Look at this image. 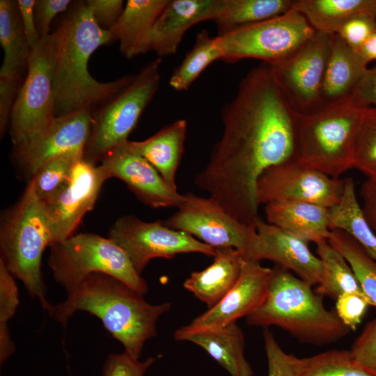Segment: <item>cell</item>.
Masks as SVG:
<instances>
[{
  "label": "cell",
  "mask_w": 376,
  "mask_h": 376,
  "mask_svg": "<svg viewBox=\"0 0 376 376\" xmlns=\"http://www.w3.org/2000/svg\"><path fill=\"white\" fill-rule=\"evenodd\" d=\"M223 132L197 187L229 214L255 227L257 184L269 168L297 157L295 111L267 64L249 70L223 108Z\"/></svg>",
  "instance_id": "cell-1"
},
{
  "label": "cell",
  "mask_w": 376,
  "mask_h": 376,
  "mask_svg": "<svg viewBox=\"0 0 376 376\" xmlns=\"http://www.w3.org/2000/svg\"><path fill=\"white\" fill-rule=\"evenodd\" d=\"M52 34L55 117L82 111L92 113L132 79L134 75H129L100 82L89 73L90 56L113 39L96 23L86 1L74 4Z\"/></svg>",
  "instance_id": "cell-2"
},
{
  "label": "cell",
  "mask_w": 376,
  "mask_h": 376,
  "mask_svg": "<svg viewBox=\"0 0 376 376\" xmlns=\"http://www.w3.org/2000/svg\"><path fill=\"white\" fill-rule=\"evenodd\" d=\"M171 308L169 302L150 304L116 277L96 272L68 292L65 300L54 306L52 316L65 327L75 312L89 313L102 321L125 351L139 359L146 341L157 334L158 319Z\"/></svg>",
  "instance_id": "cell-3"
},
{
  "label": "cell",
  "mask_w": 376,
  "mask_h": 376,
  "mask_svg": "<svg viewBox=\"0 0 376 376\" xmlns=\"http://www.w3.org/2000/svg\"><path fill=\"white\" fill-rule=\"evenodd\" d=\"M272 269L267 296L246 317L249 325L276 326L299 343L315 346L336 343L350 332L312 285L279 265Z\"/></svg>",
  "instance_id": "cell-4"
},
{
  "label": "cell",
  "mask_w": 376,
  "mask_h": 376,
  "mask_svg": "<svg viewBox=\"0 0 376 376\" xmlns=\"http://www.w3.org/2000/svg\"><path fill=\"white\" fill-rule=\"evenodd\" d=\"M52 244L49 220L44 203L29 182L19 201L4 215L0 230L1 260L9 272L19 279L29 295L36 298L52 316L54 306L46 298L41 262Z\"/></svg>",
  "instance_id": "cell-5"
},
{
  "label": "cell",
  "mask_w": 376,
  "mask_h": 376,
  "mask_svg": "<svg viewBox=\"0 0 376 376\" xmlns=\"http://www.w3.org/2000/svg\"><path fill=\"white\" fill-rule=\"evenodd\" d=\"M366 109L348 99L295 112L297 158L334 178L354 168V145Z\"/></svg>",
  "instance_id": "cell-6"
},
{
  "label": "cell",
  "mask_w": 376,
  "mask_h": 376,
  "mask_svg": "<svg viewBox=\"0 0 376 376\" xmlns=\"http://www.w3.org/2000/svg\"><path fill=\"white\" fill-rule=\"evenodd\" d=\"M48 265L54 279L71 290L91 274H109L144 295L148 286L126 253L111 238L86 233L72 235L50 246Z\"/></svg>",
  "instance_id": "cell-7"
},
{
  "label": "cell",
  "mask_w": 376,
  "mask_h": 376,
  "mask_svg": "<svg viewBox=\"0 0 376 376\" xmlns=\"http://www.w3.org/2000/svg\"><path fill=\"white\" fill-rule=\"evenodd\" d=\"M161 59L146 64L119 92L92 113L83 158L97 165L113 148L125 143L160 83Z\"/></svg>",
  "instance_id": "cell-8"
},
{
  "label": "cell",
  "mask_w": 376,
  "mask_h": 376,
  "mask_svg": "<svg viewBox=\"0 0 376 376\" xmlns=\"http://www.w3.org/2000/svg\"><path fill=\"white\" fill-rule=\"evenodd\" d=\"M315 32L306 18L292 8L280 16L244 26L217 37L224 61L235 63L242 59L256 58L270 65L291 55Z\"/></svg>",
  "instance_id": "cell-9"
},
{
  "label": "cell",
  "mask_w": 376,
  "mask_h": 376,
  "mask_svg": "<svg viewBox=\"0 0 376 376\" xmlns=\"http://www.w3.org/2000/svg\"><path fill=\"white\" fill-rule=\"evenodd\" d=\"M164 222L214 249L232 248L245 258L258 261L256 228L239 221L210 197L186 194L178 210Z\"/></svg>",
  "instance_id": "cell-10"
},
{
  "label": "cell",
  "mask_w": 376,
  "mask_h": 376,
  "mask_svg": "<svg viewBox=\"0 0 376 376\" xmlns=\"http://www.w3.org/2000/svg\"><path fill=\"white\" fill-rule=\"evenodd\" d=\"M53 56L51 33L31 49L26 75L19 90L9 123L13 146L32 138L56 118Z\"/></svg>",
  "instance_id": "cell-11"
},
{
  "label": "cell",
  "mask_w": 376,
  "mask_h": 376,
  "mask_svg": "<svg viewBox=\"0 0 376 376\" xmlns=\"http://www.w3.org/2000/svg\"><path fill=\"white\" fill-rule=\"evenodd\" d=\"M109 237L126 253L139 274L153 258L170 259L187 253L214 256L216 252V249L185 232L169 228L162 220L146 222L131 214L114 222Z\"/></svg>",
  "instance_id": "cell-12"
},
{
  "label": "cell",
  "mask_w": 376,
  "mask_h": 376,
  "mask_svg": "<svg viewBox=\"0 0 376 376\" xmlns=\"http://www.w3.org/2000/svg\"><path fill=\"white\" fill-rule=\"evenodd\" d=\"M335 34L318 31L284 60L268 65L274 79L296 113L320 105L323 78Z\"/></svg>",
  "instance_id": "cell-13"
},
{
  "label": "cell",
  "mask_w": 376,
  "mask_h": 376,
  "mask_svg": "<svg viewBox=\"0 0 376 376\" xmlns=\"http://www.w3.org/2000/svg\"><path fill=\"white\" fill-rule=\"evenodd\" d=\"M344 180L331 178L297 157L267 169L257 184L258 204L301 201L328 208L340 200Z\"/></svg>",
  "instance_id": "cell-14"
},
{
  "label": "cell",
  "mask_w": 376,
  "mask_h": 376,
  "mask_svg": "<svg viewBox=\"0 0 376 376\" xmlns=\"http://www.w3.org/2000/svg\"><path fill=\"white\" fill-rule=\"evenodd\" d=\"M107 179L98 164L84 158L75 164L63 185L43 202L50 228L51 246L72 235L84 216L93 208Z\"/></svg>",
  "instance_id": "cell-15"
},
{
  "label": "cell",
  "mask_w": 376,
  "mask_h": 376,
  "mask_svg": "<svg viewBox=\"0 0 376 376\" xmlns=\"http://www.w3.org/2000/svg\"><path fill=\"white\" fill-rule=\"evenodd\" d=\"M272 273V268L244 258L240 277L233 287L214 306L176 329L175 339L183 340L193 332L221 327L247 317L265 300Z\"/></svg>",
  "instance_id": "cell-16"
},
{
  "label": "cell",
  "mask_w": 376,
  "mask_h": 376,
  "mask_svg": "<svg viewBox=\"0 0 376 376\" xmlns=\"http://www.w3.org/2000/svg\"><path fill=\"white\" fill-rule=\"evenodd\" d=\"M91 121L88 111L56 117L32 138L13 146V159L31 179L43 164L56 157L67 154L84 156Z\"/></svg>",
  "instance_id": "cell-17"
},
{
  "label": "cell",
  "mask_w": 376,
  "mask_h": 376,
  "mask_svg": "<svg viewBox=\"0 0 376 376\" xmlns=\"http://www.w3.org/2000/svg\"><path fill=\"white\" fill-rule=\"evenodd\" d=\"M127 141L109 150L98 164L108 179L121 180L141 202L152 208L178 207L185 195L172 189Z\"/></svg>",
  "instance_id": "cell-18"
},
{
  "label": "cell",
  "mask_w": 376,
  "mask_h": 376,
  "mask_svg": "<svg viewBox=\"0 0 376 376\" xmlns=\"http://www.w3.org/2000/svg\"><path fill=\"white\" fill-rule=\"evenodd\" d=\"M259 237L258 261L269 260L285 268L311 285H318L322 265L308 242L293 236L261 219L256 226Z\"/></svg>",
  "instance_id": "cell-19"
},
{
  "label": "cell",
  "mask_w": 376,
  "mask_h": 376,
  "mask_svg": "<svg viewBox=\"0 0 376 376\" xmlns=\"http://www.w3.org/2000/svg\"><path fill=\"white\" fill-rule=\"evenodd\" d=\"M223 0H169L152 34L151 50L159 56L177 53L186 32L195 24L214 20Z\"/></svg>",
  "instance_id": "cell-20"
},
{
  "label": "cell",
  "mask_w": 376,
  "mask_h": 376,
  "mask_svg": "<svg viewBox=\"0 0 376 376\" xmlns=\"http://www.w3.org/2000/svg\"><path fill=\"white\" fill-rule=\"evenodd\" d=\"M169 0H128L123 12L109 31L118 41L121 54L133 58L151 50L155 24Z\"/></svg>",
  "instance_id": "cell-21"
},
{
  "label": "cell",
  "mask_w": 376,
  "mask_h": 376,
  "mask_svg": "<svg viewBox=\"0 0 376 376\" xmlns=\"http://www.w3.org/2000/svg\"><path fill=\"white\" fill-rule=\"evenodd\" d=\"M267 222L306 242L328 240L329 208L308 202L285 201L265 205Z\"/></svg>",
  "instance_id": "cell-22"
},
{
  "label": "cell",
  "mask_w": 376,
  "mask_h": 376,
  "mask_svg": "<svg viewBox=\"0 0 376 376\" xmlns=\"http://www.w3.org/2000/svg\"><path fill=\"white\" fill-rule=\"evenodd\" d=\"M213 262L203 270L194 272L183 283L208 308L217 304L237 281L244 257L232 248H218Z\"/></svg>",
  "instance_id": "cell-23"
},
{
  "label": "cell",
  "mask_w": 376,
  "mask_h": 376,
  "mask_svg": "<svg viewBox=\"0 0 376 376\" xmlns=\"http://www.w3.org/2000/svg\"><path fill=\"white\" fill-rule=\"evenodd\" d=\"M367 68L360 55L335 34L322 85V104L347 100Z\"/></svg>",
  "instance_id": "cell-24"
},
{
  "label": "cell",
  "mask_w": 376,
  "mask_h": 376,
  "mask_svg": "<svg viewBox=\"0 0 376 376\" xmlns=\"http://www.w3.org/2000/svg\"><path fill=\"white\" fill-rule=\"evenodd\" d=\"M187 129V121L179 119L143 141H127L129 146L143 157L175 190V176L184 152Z\"/></svg>",
  "instance_id": "cell-25"
},
{
  "label": "cell",
  "mask_w": 376,
  "mask_h": 376,
  "mask_svg": "<svg viewBox=\"0 0 376 376\" xmlns=\"http://www.w3.org/2000/svg\"><path fill=\"white\" fill-rule=\"evenodd\" d=\"M183 340L200 346L230 376H253L244 355V335L237 322L193 332Z\"/></svg>",
  "instance_id": "cell-26"
},
{
  "label": "cell",
  "mask_w": 376,
  "mask_h": 376,
  "mask_svg": "<svg viewBox=\"0 0 376 376\" xmlns=\"http://www.w3.org/2000/svg\"><path fill=\"white\" fill-rule=\"evenodd\" d=\"M292 8L316 31L332 34L357 15H367L376 20V0H295Z\"/></svg>",
  "instance_id": "cell-27"
},
{
  "label": "cell",
  "mask_w": 376,
  "mask_h": 376,
  "mask_svg": "<svg viewBox=\"0 0 376 376\" xmlns=\"http://www.w3.org/2000/svg\"><path fill=\"white\" fill-rule=\"evenodd\" d=\"M0 43L3 50L0 77L22 76L27 70L31 49L17 1H0Z\"/></svg>",
  "instance_id": "cell-28"
},
{
  "label": "cell",
  "mask_w": 376,
  "mask_h": 376,
  "mask_svg": "<svg viewBox=\"0 0 376 376\" xmlns=\"http://www.w3.org/2000/svg\"><path fill=\"white\" fill-rule=\"evenodd\" d=\"M329 213L330 230H341L348 233L376 261V234L363 216L352 178L344 180L340 198L329 208Z\"/></svg>",
  "instance_id": "cell-29"
},
{
  "label": "cell",
  "mask_w": 376,
  "mask_h": 376,
  "mask_svg": "<svg viewBox=\"0 0 376 376\" xmlns=\"http://www.w3.org/2000/svg\"><path fill=\"white\" fill-rule=\"evenodd\" d=\"M291 0H223L213 20L218 36L280 16L292 8Z\"/></svg>",
  "instance_id": "cell-30"
},
{
  "label": "cell",
  "mask_w": 376,
  "mask_h": 376,
  "mask_svg": "<svg viewBox=\"0 0 376 376\" xmlns=\"http://www.w3.org/2000/svg\"><path fill=\"white\" fill-rule=\"evenodd\" d=\"M316 253L322 265V279L315 290L318 294L334 300L347 292L363 294L351 267L328 240L316 244Z\"/></svg>",
  "instance_id": "cell-31"
},
{
  "label": "cell",
  "mask_w": 376,
  "mask_h": 376,
  "mask_svg": "<svg viewBox=\"0 0 376 376\" xmlns=\"http://www.w3.org/2000/svg\"><path fill=\"white\" fill-rule=\"evenodd\" d=\"M222 57L217 36L212 37L206 29L201 30L196 35L193 47L172 74L170 86L177 91L187 90L207 66Z\"/></svg>",
  "instance_id": "cell-32"
},
{
  "label": "cell",
  "mask_w": 376,
  "mask_h": 376,
  "mask_svg": "<svg viewBox=\"0 0 376 376\" xmlns=\"http://www.w3.org/2000/svg\"><path fill=\"white\" fill-rule=\"evenodd\" d=\"M328 241L343 256L354 272L363 294L376 307V261L348 233L331 230Z\"/></svg>",
  "instance_id": "cell-33"
},
{
  "label": "cell",
  "mask_w": 376,
  "mask_h": 376,
  "mask_svg": "<svg viewBox=\"0 0 376 376\" xmlns=\"http://www.w3.org/2000/svg\"><path fill=\"white\" fill-rule=\"evenodd\" d=\"M297 376H376L361 366L350 350H330L299 358Z\"/></svg>",
  "instance_id": "cell-34"
},
{
  "label": "cell",
  "mask_w": 376,
  "mask_h": 376,
  "mask_svg": "<svg viewBox=\"0 0 376 376\" xmlns=\"http://www.w3.org/2000/svg\"><path fill=\"white\" fill-rule=\"evenodd\" d=\"M83 155L67 154L43 164L30 179L37 196L43 202L50 198L66 182L75 164Z\"/></svg>",
  "instance_id": "cell-35"
},
{
  "label": "cell",
  "mask_w": 376,
  "mask_h": 376,
  "mask_svg": "<svg viewBox=\"0 0 376 376\" xmlns=\"http://www.w3.org/2000/svg\"><path fill=\"white\" fill-rule=\"evenodd\" d=\"M354 168L376 181V107L365 109L354 145Z\"/></svg>",
  "instance_id": "cell-36"
},
{
  "label": "cell",
  "mask_w": 376,
  "mask_h": 376,
  "mask_svg": "<svg viewBox=\"0 0 376 376\" xmlns=\"http://www.w3.org/2000/svg\"><path fill=\"white\" fill-rule=\"evenodd\" d=\"M19 303L15 277L0 260V351L9 353L15 350L8 321L15 315Z\"/></svg>",
  "instance_id": "cell-37"
},
{
  "label": "cell",
  "mask_w": 376,
  "mask_h": 376,
  "mask_svg": "<svg viewBox=\"0 0 376 376\" xmlns=\"http://www.w3.org/2000/svg\"><path fill=\"white\" fill-rule=\"evenodd\" d=\"M263 340L267 360V376H297L299 358L285 352L267 328L263 331Z\"/></svg>",
  "instance_id": "cell-38"
},
{
  "label": "cell",
  "mask_w": 376,
  "mask_h": 376,
  "mask_svg": "<svg viewBox=\"0 0 376 376\" xmlns=\"http://www.w3.org/2000/svg\"><path fill=\"white\" fill-rule=\"evenodd\" d=\"M155 361L150 357L140 361L125 350L120 354H111L104 363L102 376H144Z\"/></svg>",
  "instance_id": "cell-39"
},
{
  "label": "cell",
  "mask_w": 376,
  "mask_h": 376,
  "mask_svg": "<svg viewBox=\"0 0 376 376\" xmlns=\"http://www.w3.org/2000/svg\"><path fill=\"white\" fill-rule=\"evenodd\" d=\"M375 30L376 20L371 16L360 15L344 22L336 34L358 52Z\"/></svg>",
  "instance_id": "cell-40"
},
{
  "label": "cell",
  "mask_w": 376,
  "mask_h": 376,
  "mask_svg": "<svg viewBox=\"0 0 376 376\" xmlns=\"http://www.w3.org/2000/svg\"><path fill=\"white\" fill-rule=\"evenodd\" d=\"M336 309L340 320L351 331H355L368 308L372 306L368 297L356 292L341 295L336 300Z\"/></svg>",
  "instance_id": "cell-41"
},
{
  "label": "cell",
  "mask_w": 376,
  "mask_h": 376,
  "mask_svg": "<svg viewBox=\"0 0 376 376\" xmlns=\"http://www.w3.org/2000/svg\"><path fill=\"white\" fill-rule=\"evenodd\" d=\"M350 352L361 366L376 374V318L365 326Z\"/></svg>",
  "instance_id": "cell-42"
},
{
  "label": "cell",
  "mask_w": 376,
  "mask_h": 376,
  "mask_svg": "<svg viewBox=\"0 0 376 376\" xmlns=\"http://www.w3.org/2000/svg\"><path fill=\"white\" fill-rule=\"evenodd\" d=\"M22 84V76L0 77V132L2 136L10 123L12 111Z\"/></svg>",
  "instance_id": "cell-43"
},
{
  "label": "cell",
  "mask_w": 376,
  "mask_h": 376,
  "mask_svg": "<svg viewBox=\"0 0 376 376\" xmlns=\"http://www.w3.org/2000/svg\"><path fill=\"white\" fill-rule=\"evenodd\" d=\"M72 3L70 0H36L34 16L37 31L41 38L49 36L53 19L65 11Z\"/></svg>",
  "instance_id": "cell-44"
},
{
  "label": "cell",
  "mask_w": 376,
  "mask_h": 376,
  "mask_svg": "<svg viewBox=\"0 0 376 376\" xmlns=\"http://www.w3.org/2000/svg\"><path fill=\"white\" fill-rule=\"evenodd\" d=\"M96 23L102 29L110 31L116 24L124 10L123 0H87Z\"/></svg>",
  "instance_id": "cell-45"
},
{
  "label": "cell",
  "mask_w": 376,
  "mask_h": 376,
  "mask_svg": "<svg viewBox=\"0 0 376 376\" xmlns=\"http://www.w3.org/2000/svg\"><path fill=\"white\" fill-rule=\"evenodd\" d=\"M349 100L361 108L376 107V64L366 69Z\"/></svg>",
  "instance_id": "cell-46"
},
{
  "label": "cell",
  "mask_w": 376,
  "mask_h": 376,
  "mask_svg": "<svg viewBox=\"0 0 376 376\" xmlns=\"http://www.w3.org/2000/svg\"><path fill=\"white\" fill-rule=\"evenodd\" d=\"M17 3L26 40L32 49L41 39L36 29L34 16L36 0H17Z\"/></svg>",
  "instance_id": "cell-47"
},
{
  "label": "cell",
  "mask_w": 376,
  "mask_h": 376,
  "mask_svg": "<svg viewBox=\"0 0 376 376\" xmlns=\"http://www.w3.org/2000/svg\"><path fill=\"white\" fill-rule=\"evenodd\" d=\"M363 216L376 234V181L367 179L361 186Z\"/></svg>",
  "instance_id": "cell-48"
},
{
  "label": "cell",
  "mask_w": 376,
  "mask_h": 376,
  "mask_svg": "<svg viewBox=\"0 0 376 376\" xmlns=\"http://www.w3.org/2000/svg\"><path fill=\"white\" fill-rule=\"evenodd\" d=\"M357 53L367 65L371 61H376V30Z\"/></svg>",
  "instance_id": "cell-49"
}]
</instances>
